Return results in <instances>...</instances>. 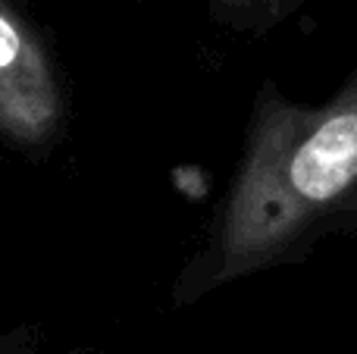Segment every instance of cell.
I'll use <instances>...</instances> for the list:
<instances>
[{
	"mask_svg": "<svg viewBox=\"0 0 357 354\" xmlns=\"http://www.w3.org/2000/svg\"><path fill=\"white\" fill-rule=\"evenodd\" d=\"M333 238H357V60L317 104L289 98L276 79L257 85L235 169L173 301L197 305L295 267Z\"/></svg>",
	"mask_w": 357,
	"mask_h": 354,
	"instance_id": "1",
	"label": "cell"
},
{
	"mask_svg": "<svg viewBox=\"0 0 357 354\" xmlns=\"http://www.w3.org/2000/svg\"><path fill=\"white\" fill-rule=\"evenodd\" d=\"M66 132V94L44 44L0 6V141L44 154Z\"/></svg>",
	"mask_w": 357,
	"mask_h": 354,
	"instance_id": "2",
	"label": "cell"
},
{
	"mask_svg": "<svg viewBox=\"0 0 357 354\" xmlns=\"http://www.w3.org/2000/svg\"><path fill=\"white\" fill-rule=\"evenodd\" d=\"M0 354H85L79 348H60V351H47L38 339H31L25 330H13L0 336Z\"/></svg>",
	"mask_w": 357,
	"mask_h": 354,
	"instance_id": "3",
	"label": "cell"
},
{
	"mask_svg": "<svg viewBox=\"0 0 357 354\" xmlns=\"http://www.w3.org/2000/svg\"><path fill=\"white\" fill-rule=\"evenodd\" d=\"M348 354H357V351H348Z\"/></svg>",
	"mask_w": 357,
	"mask_h": 354,
	"instance_id": "4",
	"label": "cell"
}]
</instances>
